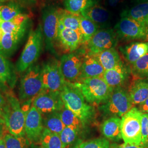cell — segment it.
Here are the masks:
<instances>
[{
    "instance_id": "7a4b0ae2",
    "label": "cell",
    "mask_w": 148,
    "mask_h": 148,
    "mask_svg": "<svg viewBox=\"0 0 148 148\" xmlns=\"http://www.w3.org/2000/svg\"><path fill=\"white\" fill-rule=\"evenodd\" d=\"M5 94L6 105L2 118L5 122L8 132L16 137H25V121L26 115L23 112L19 99L12 90Z\"/></svg>"
},
{
    "instance_id": "60d3db41",
    "label": "cell",
    "mask_w": 148,
    "mask_h": 148,
    "mask_svg": "<svg viewBox=\"0 0 148 148\" xmlns=\"http://www.w3.org/2000/svg\"><path fill=\"white\" fill-rule=\"evenodd\" d=\"M7 131H8L5 127V120L2 117H0V142Z\"/></svg>"
},
{
    "instance_id": "cb8c5ba5",
    "label": "cell",
    "mask_w": 148,
    "mask_h": 148,
    "mask_svg": "<svg viewBox=\"0 0 148 148\" xmlns=\"http://www.w3.org/2000/svg\"><path fill=\"white\" fill-rule=\"evenodd\" d=\"M94 56L105 71L114 68L122 62L120 56L115 47L106 49Z\"/></svg>"
},
{
    "instance_id": "ffe728a7",
    "label": "cell",
    "mask_w": 148,
    "mask_h": 148,
    "mask_svg": "<svg viewBox=\"0 0 148 148\" xmlns=\"http://www.w3.org/2000/svg\"><path fill=\"white\" fill-rule=\"evenodd\" d=\"M105 72L95 56L85 52L81 66L80 79L91 77H102Z\"/></svg>"
},
{
    "instance_id": "d590c367",
    "label": "cell",
    "mask_w": 148,
    "mask_h": 148,
    "mask_svg": "<svg viewBox=\"0 0 148 148\" xmlns=\"http://www.w3.org/2000/svg\"><path fill=\"white\" fill-rule=\"evenodd\" d=\"M78 131L71 127H65L59 134L62 143V148H68L74 143L77 137Z\"/></svg>"
},
{
    "instance_id": "30bf717a",
    "label": "cell",
    "mask_w": 148,
    "mask_h": 148,
    "mask_svg": "<svg viewBox=\"0 0 148 148\" xmlns=\"http://www.w3.org/2000/svg\"><path fill=\"white\" fill-rule=\"evenodd\" d=\"M58 9L52 6L44 8L42 12L43 33L46 49L55 54V44L58 30Z\"/></svg>"
},
{
    "instance_id": "277c9868",
    "label": "cell",
    "mask_w": 148,
    "mask_h": 148,
    "mask_svg": "<svg viewBox=\"0 0 148 148\" xmlns=\"http://www.w3.org/2000/svg\"><path fill=\"white\" fill-rule=\"evenodd\" d=\"M43 37L41 25L30 33L27 44L16 64L17 72L22 73L26 71L37 61L42 48Z\"/></svg>"
},
{
    "instance_id": "e575fe53",
    "label": "cell",
    "mask_w": 148,
    "mask_h": 148,
    "mask_svg": "<svg viewBox=\"0 0 148 148\" xmlns=\"http://www.w3.org/2000/svg\"><path fill=\"white\" fill-rule=\"evenodd\" d=\"M3 138L6 148H27V139L25 137H16L7 131Z\"/></svg>"
},
{
    "instance_id": "5bb4252c",
    "label": "cell",
    "mask_w": 148,
    "mask_h": 148,
    "mask_svg": "<svg viewBox=\"0 0 148 148\" xmlns=\"http://www.w3.org/2000/svg\"><path fill=\"white\" fill-rule=\"evenodd\" d=\"M32 106L35 107L43 116L51 112L61 111L64 104L60 93L44 90L34 98Z\"/></svg>"
},
{
    "instance_id": "bcb514c9",
    "label": "cell",
    "mask_w": 148,
    "mask_h": 148,
    "mask_svg": "<svg viewBox=\"0 0 148 148\" xmlns=\"http://www.w3.org/2000/svg\"><path fill=\"white\" fill-rule=\"evenodd\" d=\"M0 148H5V143L4 142V139L2 138L0 142Z\"/></svg>"
},
{
    "instance_id": "f35d334b",
    "label": "cell",
    "mask_w": 148,
    "mask_h": 148,
    "mask_svg": "<svg viewBox=\"0 0 148 148\" xmlns=\"http://www.w3.org/2000/svg\"><path fill=\"white\" fill-rule=\"evenodd\" d=\"M33 101H34V99H30V100H28L26 101H24L22 103H21V109L26 116H27V112L29 111L30 109L32 108Z\"/></svg>"
},
{
    "instance_id": "836d02e7",
    "label": "cell",
    "mask_w": 148,
    "mask_h": 148,
    "mask_svg": "<svg viewBox=\"0 0 148 148\" xmlns=\"http://www.w3.org/2000/svg\"><path fill=\"white\" fill-rule=\"evenodd\" d=\"M60 114L65 127H71L79 132L81 126H84L79 118L65 106L60 111Z\"/></svg>"
},
{
    "instance_id": "9c48e42d",
    "label": "cell",
    "mask_w": 148,
    "mask_h": 148,
    "mask_svg": "<svg viewBox=\"0 0 148 148\" xmlns=\"http://www.w3.org/2000/svg\"><path fill=\"white\" fill-rule=\"evenodd\" d=\"M41 70L44 90L60 93L66 81L61 70L60 61L51 59L44 63Z\"/></svg>"
},
{
    "instance_id": "7c38bea8",
    "label": "cell",
    "mask_w": 148,
    "mask_h": 148,
    "mask_svg": "<svg viewBox=\"0 0 148 148\" xmlns=\"http://www.w3.org/2000/svg\"><path fill=\"white\" fill-rule=\"evenodd\" d=\"M116 33L112 29H104L98 30L86 44V52L95 55L101 52L114 48L117 43Z\"/></svg>"
},
{
    "instance_id": "f546056e",
    "label": "cell",
    "mask_w": 148,
    "mask_h": 148,
    "mask_svg": "<svg viewBox=\"0 0 148 148\" xmlns=\"http://www.w3.org/2000/svg\"><path fill=\"white\" fill-rule=\"evenodd\" d=\"M97 4V0H65V10L76 14L81 13L85 10Z\"/></svg>"
},
{
    "instance_id": "b9f144b4",
    "label": "cell",
    "mask_w": 148,
    "mask_h": 148,
    "mask_svg": "<svg viewBox=\"0 0 148 148\" xmlns=\"http://www.w3.org/2000/svg\"><path fill=\"white\" fill-rule=\"evenodd\" d=\"M124 0H106V4L111 8H116L123 2Z\"/></svg>"
},
{
    "instance_id": "484cf974",
    "label": "cell",
    "mask_w": 148,
    "mask_h": 148,
    "mask_svg": "<svg viewBox=\"0 0 148 148\" xmlns=\"http://www.w3.org/2000/svg\"><path fill=\"white\" fill-rule=\"evenodd\" d=\"M121 16L148 25V1L124 10L122 12Z\"/></svg>"
},
{
    "instance_id": "4316f807",
    "label": "cell",
    "mask_w": 148,
    "mask_h": 148,
    "mask_svg": "<svg viewBox=\"0 0 148 148\" xmlns=\"http://www.w3.org/2000/svg\"><path fill=\"white\" fill-rule=\"evenodd\" d=\"M42 117L45 128L52 132L59 135L65 127L61 119L60 111L51 112L43 116Z\"/></svg>"
},
{
    "instance_id": "3957f363",
    "label": "cell",
    "mask_w": 148,
    "mask_h": 148,
    "mask_svg": "<svg viewBox=\"0 0 148 148\" xmlns=\"http://www.w3.org/2000/svg\"><path fill=\"white\" fill-rule=\"evenodd\" d=\"M72 84L79 90L86 101L92 105L105 103L114 90L106 83L103 77L83 79Z\"/></svg>"
},
{
    "instance_id": "4dcf8cb0",
    "label": "cell",
    "mask_w": 148,
    "mask_h": 148,
    "mask_svg": "<svg viewBox=\"0 0 148 148\" xmlns=\"http://www.w3.org/2000/svg\"><path fill=\"white\" fill-rule=\"evenodd\" d=\"M41 148H63L60 136L44 128L40 141Z\"/></svg>"
},
{
    "instance_id": "ab89813d",
    "label": "cell",
    "mask_w": 148,
    "mask_h": 148,
    "mask_svg": "<svg viewBox=\"0 0 148 148\" xmlns=\"http://www.w3.org/2000/svg\"><path fill=\"white\" fill-rule=\"evenodd\" d=\"M5 105H6V99L5 97L3 95L1 91L0 90V117H2L3 114Z\"/></svg>"
},
{
    "instance_id": "603a6c76",
    "label": "cell",
    "mask_w": 148,
    "mask_h": 148,
    "mask_svg": "<svg viewBox=\"0 0 148 148\" xmlns=\"http://www.w3.org/2000/svg\"><path fill=\"white\" fill-rule=\"evenodd\" d=\"M121 119L119 117H110L101 126L103 135L109 140L118 142L122 139L121 132Z\"/></svg>"
},
{
    "instance_id": "e0dca14e",
    "label": "cell",
    "mask_w": 148,
    "mask_h": 148,
    "mask_svg": "<svg viewBox=\"0 0 148 148\" xmlns=\"http://www.w3.org/2000/svg\"><path fill=\"white\" fill-rule=\"evenodd\" d=\"M27 29L16 33H0V55L5 58L11 57L18 47Z\"/></svg>"
},
{
    "instance_id": "d6986e66",
    "label": "cell",
    "mask_w": 148,
    "mask_h": 148,
    "mask_svg": "<svg viewBox=\"0 0 148 148\" xmlns=\"http://www.w3.org/2000/svg\"><path fill=\"white\" fill-rule=\"evenodd\" d=\"M123 57L132 65L148 54V41H135L119 48Z\"/></svg>"
},
{
    "instance_id": "9a60e30c",
    "label": "cell",
    "mask_w": 148,
    "mask_h": 148,
    "mask_svg": "<svg viewBox=\"0 0 148 148\" xmlns=\"http://www.w3.org/2000/svg\"><path fill=\"white\" fill-rule=\"evenodd\" d=\"M43 130L42 116L35 107L32 106L25 121V133L28 142L33 144L40 143Z\"/></svg>"
},
{
    "instance_id": "ee69618b",
    "label": "cell",
    "mask_w": 148,
    "mask_h": 148,
    "mask_svg": "<svg viewBox=\"0 0 148 148\" xmlns=\"http://www.w3.org/2000/svg\"><path fill=\"white\" fill-rule=\"evenodd\" d=\"M112 148H143V147L141 145L124 143L119 145H117L116 147H114Z\"/></svg>"
},
{
    "instance_id": "7bdbcfd3",
    "label": "cell",
    "mask_w": 148,
    "mask_h": 148,
    "mask_svg": "<svg viewBox=\"0 0 148 148\" xmlns=\"http://www.w3.org/2000/svg\"><path fill=\"white\" fill-rule=\"evenodd\" d=\"M137 108L142 114L148 113V98L143 103L138 105Z\"/></svg>"
},
{
    "instance_id": "7dc6e473",
    "label": "cell",
    "mask_w": 148,
    "mask_h": 148,
    "mask_svg": "<svg viewBox=\"0 0 148 148\" xmlns=\"http://www.w3.org/2000/svg\"><path fill=\"white\" fill-rule=\"evenodd\" d=\"M8 1H12V0H0V6L2 5V4H3L5 2H8Z\"/></svg>"
},
{
    "instance_id": "f1b7e54d",
    "label": "cell",
    "mask_w": 148,
    "mask_h": 148,
    "mask_svg": "<svg viewBox=\"0 0 148 148\" xmlns=\"http://www.w3.org/2000/svg\"><path fill=\"white\" fill-rule=\"evenodd\" d=\"M99 26L95 22L80 15L79 17V32L82 35V43L85 44L89 41L97 32Z\"/></svg>"
},
{
    "instance_id": "f6af8a7d",
    "label": "cell",
    "mask_w": 148,
    "mask_h": 148,
    "mask_svg": "<svg viewBox=\"0 0 148 148\" xmlns=\"http://www.w3.org/2000/svg\"><path fill=\"white\" fill-rule=\"evenodd\" d=\"M131 1L133 3H136V5H137V4H139V3H141L147 2V1H148V0H131Z\"/></svg>"
},
{
    "instance_id": "8fae6325",
    "label": "cell",
    "mask_w": 148,
    "mask_h": 148,
    "mask_svg": "<svg viewBox=\"0 0 148 148\" xmlns=\"http://www.w3.org/2000/svg\"><path fill=\"white\" fill-rule=\"evenodd\" d=\"M85 49L65 54L60 59V67L66 81L75 83L79 81Z\"/></svg>"
},
{
    "instance_id": "7402d4cb",
    "label": "cell",
    "mask_w": 148,
    "mask_h": 148,
    "mask_svg": "<svg viewBox=\"0 0 148 148\" xmlns=\"http://www.w3.org/2000/svg\"><path fill=\"white\" fill-rule=\"evenodd\" d=\"M81 15L96 23L99 27H105L111 19L110 12L106 8L98 4L83 11Z\"/></svg>"
},
{
    "instance_id": "83f0119b",
    "label": "cell",
    "mask_w": 148,
    "mask_h": 148,
    "mask_svg": "<svg viewBox=\"0 0 148 148\" xmlns=\"http://www.w3.org/2000/svg\"><path fill=\"white\" fill-rule=\"evenodd\" d=\"M58 11L59 23L66 28L79 32V17L81 14H74L66 10L60 8H59Z\"/></svg>"
},
{
    "instance_id": "c3c4849f",
    "label": "cell",
    "mask_w": 148,
    "mask_h": 148,
    "mask_svg": "<svg viewBox=\"0 0 148 148\" xmlns=\"http://www.w3.org/2000/svg\"><path fill=\"white\" fill-rule=\"evenodd\" d=\"M2 21V20H1V19H0V23H1V21Z\"/></svg>"
},
{
    "instance_id": "4fadbf2b",
    "label": "cell",
    "mask_w": 148,
    "mask_h": 148,
    "mask_svg": "<svg viewBox=\"0 0 148 148\" xmlns=\"http://www.w3.org/2000/svg\"><path fill=\"white\" fill-rule=\"evenodd\" d=\"M81 44L83 43L80 32L66 28L59 23L55 48H58L62 52L68 54L75 52Z\"/></svg>"
},
{
    "instance_id": "ba28073f",
    "label": "cell",
    "mask_w": 148,
    "mask_h": 148,
    "mask_svg": "<svg viewBox=\"0 0 148 148\" xmlns=\"http://www.w3.org/2000/svg\"><path fill=\"white\" fill-rule=\"evenodd\" d=\"M118 39L148 41V25L131 18L121 17L115 27Z\"/></svg>"
},
{
    "instance_id": "d4e9b609",
    "label": "cell",
    "mask_w": 148,
    "mask_h": 148,
    "mask_svg": "<svg viewBox=\"0 0 148 148\" xmlns=\"http://www.w3.org/2000/svg\"><path fill=\"white\" fill-rule=\"evenodd\" d=\"M29 17L27 14L21 13L11 21H1L0 23V33H16L27 29Z\"/></svg>"
},
{
    "instance_id": "8d00e7d4",
    "label": "cell",
    "mask_w": 148,
    "mask_h": 148,
    "mask_svg": "<svg viewBox=\"0 0 148 148\" xmlns=\"http://www.w3.org/2000/svg\"><path fill=\"white\" fill-rule=\"evenodd\" d=\"M74 148H111L109 142L106 138H97L79 143Z\"/></svg>"
},
{
    "instance_id": "74e56055",
    "label": "cell",
    "mask_w": 148,
    "mask_h": 148,
    "mask_svg": "<svg viewBox=\"0 0 148 148\" xmlns=\"http://www.w3.org/2000/svg\"><path fill=\"white\" fill-rule=\"evenodd\" d=\"M143 148H148V113L142 114V142Z\"/></svg>"
},
{
    "instance_id": "1f68e13d",
    "label": "cell",
    "mask_w": 148,
    "mask_h": 148,
    "mask_svg": "<svg viewBox=\"0 0 148 148\" xmlns=\"http://www.w3.org/2000/svg\"><path fill=\"white\" fill-rule=\"evenodd\" d=\"M130 69L135 79H148V54L132 64Z\"/></svg>"
},
{
    "instance_id": "5b68a950",
    "label": "cell",
    "mask_w": 148,
    "mask_h": 148,
    "mask_svg": "<svg viewBox=\"0 0 148 148\" xmlns=\"http://www.w3.org/2000/svg\"><path fill=\"white\" fill-rule=\"evenodd\" d=\"M44 90L41 67L34 64L27 69L21 80L18 94L20 103L34 99Z\"/></svg>"
},
{
    "instance_id": "52a82bcc",
    "label": "cell",
    "mask_w": 148,
    "mask_h": 148,
    "mask_svg": "<svg viewBox=\"0 0 148 148\" xmlns=\"http://www.w3.org/2000/svg\"><path fill=\"white\" fill-rule=\"evenodd\" d=\"M133 108L128 91L122 87L114 88L109 99L99 109L106 116L122 117Z\"/></svg>"
},
{
    "instance_id": "6da1fadb",
    "label": "cell",
    "mask_w": 148,
    "mask_h": 148,
    "mask_svg": "<svg viewBox=\"0 0 148 148\" xmlns=\"http://www.w3.org/2000/svg\"><path fill=\"white\" fill-rule=\"evenodd\" d=\"M60 96L64 106L79 118L84 126L92 120L95 115V108L88 104L72 83L66 81Z\"/></svg>"
},
{
    "instance_id": "2e32d148",
    "label": "cell",
    "mask_w": 148,
    "mask_h": 148,
    "mask_svg": "<svg viewBox=\"0 0 148 148\" xmlns=\"http://www.w3.org/2000/svg\"><path fill=\"white\" fill-rule=\"evenodd\" d=\"M130 73V67H128L122 62L114 68L105 71L102 77L106 83L113 88L122 87L128 79Z\"/></svg>"
},
{
    "instance_id": "8992f818",
    "label": "cell",
    "mask_w": 148,
    "mask_h": 148,
    "mask_svg": "<svg viewBox=\"0 0 148 148\" xmlns=\"http://www.w3.org/2000/svg\"><path fill=\"white\" fill-rule=\"evenodd\" d=\"M142 113L133 107L121 117V132L124 142L140 145L142 142Z\"/></svg>"
},
{
    "instance_id": "44dd1931",
    "label": "cell",
    "mask_w": 148,
    "mask_h": 148,
    "mask_svg": "<svg viewBox=\"0 0 148 148\" xmlns=\"http://www.w3.org/2000/svg\"><path fill=\"white\" fill-rule=\"evenodd\" d=\"M128 93L133 106L142 103L148 98V79H134L130 85Z\"/></svg>"
},
{
    "instance_id": "ac0fdd59",
    "label": "cell",
    "mask_w": 148,
    "mask_h": 148,
    "mask_svg": "<svg viewBox=\"0 0 148 148\" xmlns=\"http://www.w3.org/2000/svg\"><path fill=\"white\" fill-rule=\"evenodd\" d=\"M16 81L15 69L7 58L0 55V90L5 93L12 90Z\"/></svg>"
},
{
    "instance_id": "d6a6232c",
    "label": "cell",
    "mask_w": 148,
    "mask_h": 148,
    "mask_svg": "<svg viewBox=\"0 0 148 148\" xmlns=\"http://www.w3.org/2000/svg\"><path fill=\"white\" fill-rule=\"evenodd\" d=\"M21 13V6L14 1H10L0 6V19L2 21H11Z\"/></svg>"
}]
</instances>
